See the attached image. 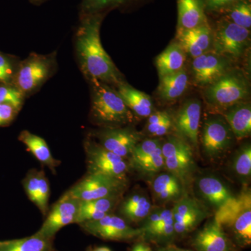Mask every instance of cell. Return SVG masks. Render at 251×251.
Listing matches in <instances>:
<instances>
[{"mask_svg": "<svg viewBox=\"0 0 251 251\" xmlns=\"http://www.w3.org/2000/svg\"><path fill=\"white\" fill-rule=\"evenodd\" d=\"M79 225L87 233L104 240L126 242L144 235L143 229L133 228L122 218L112 214Z\"/></svg>", "mask_w": 251, "mask_h": 251, "instance_id": "9", "label": "cell"}, {"mask_svg": "<svg viewBox=\"0 0 251 251\" xmlns=\"http://www.w3.org/2000/svg\"><path fill=\"white\" fill-rule=\"evenodd\" d=\"M133 0H83V15L102 14L108 10L125 6Z\"/></svg>", "mask_w": 251, "mask_h": 251, "instance_id": "31", "label": "cell"}, {"mask_svg": "<svg viewBox=\"0 0 251 251\" xmlns=\"http://www.w3.org/2000/svg\"><path fill=\"white\" fill-rule=\"evenodd\" d=\"M182 181L171 173L158 175L151 183V189L157 199L163 202L177 201L184 195Z\"/></svg>", "mask_w": 251, "mask_h": 251, "instance_id": "24", "label": "cell"}, {"mask_svg": "<svg viewBox=\"0 0 251 251\" xmlns=\"http://www.w3.org/2000/svg\"><path fill=\"white\" fill-rule=\"evenodd\" d=\"M228 64L224 56L215 52H204L193 58L192 72L198 85L207 86L215 82L227 73Z\"/></svg>", "mask_w": 251, "mask_h": 251, "instance_id": "15", "label": "cell"}, {"mask_svg": "<svg viewBox=\"0 0 251 251\" xmlns=\"http://www.w3.org/2000/svg\"><path fill=\"white\" fill-rule=\"evenodd\" d=\"M232 170L239 178L250 179L251 175V147L249 144L242 147L234 157Z\"/></svg>", "mask_w": 251, "mask_h": 251, "instance_id": "30", "label": "cell"}, {"mask_svg": "<svg viewBox=\"0 0 251 251\" xmlns=\"http://www.w3.org/2000/svg\"><path fill=\"white\" fill-rule=\"evenodd\" d=\"M192 246L196 251H234L228 236L214 220L208 222L196 234Z\"/></svg>", "mask_w": 251, "mask_h": 251, "instance_id": "17", "label": "cell"}, {"mask_svg": "<svg viewBox=\"0 0 251 251\" xmlns=\"http://www.w3.org/2000/svg\"><path fill=\"white\" fill-rule=\"evenodd\" d=\"M196 186L201 197L212 206L216 211L234 196L221 179L211 175L200 178Z\"/></svg>", "mask_w": 251, "mask_h": 251, "instance_id": "18", "label": "cell"}, {"mask_svg": "<svg viewBox=\"0 0 251 251\" xmlns=\"http://www.w3.org/2000/svg\"><path fill=\"white\" fill-rule=\"evenodd\" d=\"M130 251H153L151 250V247L148 245V244H145V243L140 242L137 243L132 248Z\"/></svg>", "mask_w": 251, "mask_h": 251, "instance_id": "42", "label": "cell"}, {"mask_svg": "<svg viewBox=\"0 0 251 251\" xmlns=\"http://www.w3.org/2000/svg\"><path fill=\"white\" fill-rule=\"evenodd\" d=\"M157 251H192L186 249H179V248L168 246V247L159 248Z\"/></svg>", "mask_w": 251, "mask_h": 251, "instance_id": "43", "label": "cell"}, {"mask_svg": "<svg viewBox=\"0 0 251 251\" xmlns=\"http://www.w3.org/2000/svg\"><path fill=\"white\" fill-rule=\"evenodd\" d=\"M103 14L83 15L77 32L76 50L82 70L90 80L105 84L122 82L120 74L100 38Z\"/></svg>", "mask_w": 251, "mask_h": 251, "instance_id": "1", "label": "cell"}, {"mask_svg": "<svg viewBox=\"0 0 251 251\" xmlns=\"http://www.w3.org/2000/svg\"><path fill=\"white\" fill-rule=\"evenodd\" d=\"M13 66L6 56L0 54V84H5L11 80L13 75Z\"/></svg>", "mask_w": 251, "mask_h": 251, "instance_id": "40", "label": "cell"}, {"mask_svg": "<svg viewBox=\"0 0 251 251\" xmlns=\"http://www.w3.org/2000/svg\"><path fill=\"white\" fill-rule=\"evenodd\" d=\"M201 118V102L191 99L178 110L173 120V126L176 128L178 135L196 148L198 146Z\"/></svg>", "mask_w": 251, "mask_h": 251, "instance_id": "14", "label": "cell"}, {"mask_svg": "<svg viewBox=\"0 0 251 251\" xmlns=\"http://www.w3.org/2000/svg\"><path fill=\"white\" fill-rule=\"evenodd\" d=\"M162 141L159 139L146 140L139 142L133 149L130 158L132 164L135 166L140 161L151 156L157 149L162 146Z\"/></svg>", "mask_w": 251, "mask_h": 251, "instance_id": "32", "label": "cell"}, {"mask_svg": "<svg viewBox=\"0 0 251 251\" xmlns=\"http://www.w3.org/2000/svg\"><path fill=\"white\" fill-rule=\"evenodd\" d=\"M186 52L179 43L168 46L156 59V66L159 77L179 72L184 68Z\"/></svg>", "mask_w": 251, "mask_h": 251, "instance_id": "23", "label": "cell"}, {"mask_svg": "<svg viewBox=\"0 0 251 251\" xmlns=\"http://www.w3.org/2000/svg\"><path fill=\"white\" fill-rule=\"evenodd\" d=\"M175 231L177 234H185L193 230L206 216V211L196 199L184 194L173 209Z\"/></svg>", "mask_w": 251, "mask_h": 251, "instance_id": "13", "label": "cell"}, {"mask_svg": "<svg viewBox=\"0 0 251 251\" xmlns=\"http://www.w3.org/2000/svg\"><path fill=\"white\" fill-rule=\"evenodd\" d=\"M100 145L125 159L130 157L133 149L140 142V135L129 128H109L99 135Z\"/></svg>", "mask_w": 251, "mask_h": 251, "instance_id": "16", "label": "cell"}, {"mask_svg": "<svg viewBox=\"0 0 251 251\" xmlns=\"http://www.w3.org/2000/svg\"><path fill=\"white\" fill-rule=\"evenodd\" d=\"M224 18L247 29L251 27V4L249 0H242L224 11Z\"/></svg>", "mask_w": 251, "mask_h": 251, "instance_id": "29", "label": "cell"}, {"mask_svg": "<svg viewBox=\"0 0 251 251\" xmlns=\"http://www.w3.org/2000/svg\"><path fill=\"white\" fill-rule=\"evenodd\" d=\"M126 179L101 173H89L68 193L80 201L120 196L126 186Z\"/></svg>", "mask_w": 251, "mask_h": 251, "instance_id": "5", "label": "cell"}, {"mask_svg": "<svg viewBox=\"0 0 251 251\" xmlns=\"http://www.w3.org/2000/svg\"><path fill=\"white\" fill-rule=\"evenodd\" d=\"M242 0H204L206 11L221 12Z\"/></svg>", "mask_w": 251, "mask_h": 251, "instance_id": "39", "label": "cell"}, {"mask_svg": "<svg viewBox=\"0 0 251 251\" xmlns=\"http://www.w3.org/2000/svg\"><path fill=\"white\" fill-rule=\"evenodd\" d=\"M92 84V112L94 120L109 128H117L131 123L134 115L126 105L117 90L100 81Z\"/></svg>", "mask_w": 251, "mask_h": 251, "instance_id": "2", "label": "cell"}, {"mask_svg": "<svg viewBox=\"0 0 251 251\" xmlns=\"http://www.w3.org/2000/svg\"><path fill=\"white\" fill-rule=\"evenodd\" d=\"M164 168L182 182L195 169L192 147L179 135H171L162 144Z\"/></svg>", "mask_w": 251, "mask_h": 251, "instance_id": "6", "label": "cell"}, {"mask_svg": "<svg viewBox=\"0 0 251 251\" xmlns=\"http://www.w3.org/2000/svg\"><path fill=\"white\" fill-rule=\"evenodd\" d=\"M189 30L198 46L201 48L203 52H208L213 44V39H214L213 32L209 23L208 22L204 23L202 25L198 26Z\"/></svg>", "mask_w": 251, "mask_h": 251, "instance_id": "36", "label": "cell"}, {"mask_svg": "<svg viewBox=\"0 0 251 251\" xmlns=\"http://www.w3.org/2000/svg\"><path fill=\"white\" fill-rule=\"evenodd\" d=\"M175 234L174 219L171 209V212L168 214L166 219L160 226L149 231L144 234V236L159 239H171Z\"/></svg>", "mask_w": 251, "mask_h": 251, "instance_id": "37", "label": "cell"}, {"mask_svg": "<svg viewBox=\"0 0 251 251\" xmlns=\"http://www.w3.org/2000/svg\"><path fill=\"white\" fill-rule=\"evenodd\" d=\"M234 135L225 119L213 117L206 120L201 134V148L204 156L217 159L232 146Z\"/></svg>", "mask_w": 251, "mask_h": 251, "instance_id": "8", "label": "cell"}, {"mask_svg": "<svg viewBox=\"0 0 251 251\" xmlns=\"http://www.w3.org/2000/svg\"><path fill=\"white\" fill-rule=\"evenodd\" d=\"M152 211V205L149 198L143 194L130 196L122 203L120 213L130 222H139L148 217Z\"/></svg>", "mask_w": 251, "mask_h": 251, "instance_id": "28", "label": "cell"}, {"mask_svg": "<svg viewBox=\"0 0 251 251\" xmlns=\"http://www.w3.org/2000/svg\"><path fill=\"white\" fill-rule=\"evenodd\" d=\"M214 221L223 228L230 229L242 247L251 242V193L244 188L216 211Z\"/></svg>", "mask_w": 251, "mask_h": 251, "instance_id": "3", "label": "cell"}, {"mask_svg": "<svg viewBox=\"0 0 251 251\" xmlns=\"http://www.w3.org/2000/svg\"><path fill=\"white\" fill-rule=\"evenodd\" d=\"M50 186L49 181L44 172L38 173L37 193H36V206L44 215H46L49 210Z\"/></svg>", "mask_w": 251, "mask_h": 251, "instance_id": "35", "label": "cell"}, {"mask_svg": "<svg viewBox=\"0 0 251 251\" xmlns=\"http://www.w3.org/2000/svg\"><path fill=\"white\" fill-rule=\"evenodd\" d=\"M117 91L133 113L140 117H148L153 113L152 100L148 94L122 82L117 85Z\"/></svg>", "mask_w": 251, "mask_h": 251, "instance_id": "21", "label": "cell"}, {"mask_svg": "<svg viewBox=\"0 0 251 251\" xmlns=\"http://www.w3.org/2000/svg\"></svg>", "mask_w": 251, "mask_h": 251, "instance_id": "46", "label": "cell"}, {"mask_svg": "<svg viewBox=\"0 0 251 251\" xmlns=\"http://www.w3.org/2000/svg\"><path fill=\"white\" fill-rule=\"evenodd\" d=\"M52 60L43 55H31L21 64L16 74V87L23 93L37 89L49 77Z\"/></svg>", "mask_w": 251, "mask_h": 251, "instance_id": "12", "label": "cell"}, {"mask_svg": "<svg viewBox=\"0 0 251 251\" xmlns=\"http://www.w3.org/2000/svg\"><path fill=\"white\" fill-rule=\"evenodd\" d=\"M249 95L248 82L237 73H226L221 78L207 86L204 96L213 108L226 110L243 102Z\"/></svg>", "mask_w": 251, "mask_h": 251, "instance_id": "4", "label": "cell"}, {"mask_svg": "<svg viewBox=\"0 0 251 251\" xmlns=\"http://www.w3.org/2000/svg\"><path fill=\"white\" fill-rule=\"evenodd\" d=\"M224 119L238 140L247 138L251 133V107L249 103L241 102L227 109Z\"/></svg>", "mask_w": 251, "mask_h": 251, "instance_id": "20", "label": "cell"}, {"mask_svg": "<svg viewBox=\"0 0 251 251\" xmlns=\"http://www.w3.org/2000/svg\"><path fill=\"white\" fill-rule=\"evenodd\" d=\"M169 117H171V115L167 112H153L148 117V124L146 125V130L149 134L153 137L157 130L159 129L160 127Z\"/></svg>", "mask_w": 251, "mask_h": 251, "instance_id": "38", "label": "cell"}, {"mask_svg": "<svg viewBox=\"0 0 251 251\" xmlns=\"http://www.w3.org/2000/svg\"><path fill=\"white\" fill-rule=\"evenodd\" d=\"M250 35V29L240 27L224 18L218 22L213 34L216 52L232 58H239L249 46Z\"/></svg>", "mask_w": 251, "mask_h": 251, "instance_id": "7", "label": "cell"}, {"mask_svg": "<svg viewBox=\"0 0 251 251\" xmlns=\"http://www.w3.org/2000/svg\"><path fill=\"white\" fill-rule=\"evenodd\" d=\"M85 150L89 173H101L126 179L128 165L124 158L93 141L86 143Z\"/></svg>", "mask_w": 251, "mask_h": 251, "instance_id": "10", "label": "cell"}, {"mask_svg": "<svg viewBox=\"0 0 251 251\" xmlns=\"http://www.w3.org/2000/svg\"><path fill=\"white\" fill-rule=\"evenodd\" d=\"M24 93L18 87L10 85H0V104L11 105L19 111L24 100Z\"/></svg>", "mask_w": 251, "mask_h": 251, "instance_id": "34", "label": "cell"}, {"mask_svg": "<svg viewBox=\"0 0 251 251\" xmlns=\"http://www.w3.org/2000/svg\"><path fill=\"white\" fill-rule=\"evenodd\" d=\"M189 77L184 69L179 72L160 77L158 96L166 101L176 100L186 92Z\"/></svg>", "mask_w": 251, "mask_h": 251, "instance_id": "25", "label": "cell"}, {"mask_svg": "<svg viewBox=\"0 0 251 251\" xmlns=\"http://www.w3.org/2000/svg\"><path fill=\"white\" fill-rule=\"evenodd\" d=\"M18 139L26 145L29 151L41 163L49 167L52 171H54L56 167L58 166L59 161L52 156L49 145L42 138L33 134L28 130H23L18 137Z\"/></svg>", "mask_w": 251, "mask_h": 251, "instance_id": "26", "label": "cell"}, {"mask_svg": "<svg viewBox=\"0 0 251 251\" xmlns=\"http://www.w3.org/2000/svg\"><path fill=\"white\" fill-rule=\"evenodd\" d=\"M92 251H111V250L108 248L102 247L96 248Z\"/></svg>", "mask_w": 251, "mask_h": 251, "instance_id": "44", "label": "cell"}, {"mask_svg": "<svg viewBox=\"0 0 251 251\" xmlns=\"http://www.w3.org/2000/svg\"><path fill=\"white\" fill-rule=\"evenodd\" d=\"M0 251H57L52 239L34 234L31 237L14 240L0 241Z\"/></svg>", "mask_w": 251, "mask_h": 251, "instance_id": "27", "label": "cell"}, {"mask_svg": "<svg viewBox=\"0 0 251 251\" xmlns=\"http://www.w3.org/2000/svg\"><path fill=\"white\" fill-rule=\"evenodd\" d=\"M161 147L157 149L151 156L135 164V168L141 173L148 175L155 174L164 169V161L162 154Z\"/></svg>", "mask_w": 251, "mask_h": 251, "instance_id": "33", "label": "cell"}, {"mask_svg": "<svg viewBox=\"0 0 251 251\" xmlns=\"http://www.w3.org/2000/svg\"><path fill=\"white\" fill-rule=\"evenodd\" d=\"M79 204L80 201L73 197L67 191L52 206L41 228L36 234L52 239L63 227L75 224Z\"/></svg>", "mask_w": 251, "mask_h": 251, "instance_id": "11", "label": "cell"}, {"mask_svg": "<svg viewBox=\"0 0 251 251\" xmlns=\"http://www.w3.org/2000/svg\"><path fill=\"white\" fill-rule=\"evenodd\" d=\"M17 110L6 104H0V126H7L14 120Z\"/></svg>", "mask_w": 251, "mask_h": 251, "instance_id": "41", "label": "cell"}, {"mask_svg": "<svg viewBox=\"0 0 251 251\" xmlns=\"http://www.w3.org/2000/svg\"><path fill=\"white\" fill-rule=\"evenodd\" d=\"M120 196L100 198L92 201H80L75 224L95 221L110 214L119 201Z\"/></svg>", "mask_w": 251, "mask_h": 251, "instance_id": "22", "label": "cell"}, {"mask_svg": "<svg viewBox=\"0 0 251 251\" xmlns=\"http://www.w3.org/2000/svg\"><path fill=\"white\" fill-rule=\"evenodd\" d=\"M31 2L34 3V4H41V3L44 2L46 0H30Z\"/></svg>", "mask_w": 251, "mask_h": 251, "instance_id": "45", "label": "cell"}, {"mask_svg": "<svg viewBox=\"0 0 251 251\" xmlns=\"http://www.w3.org/2000/svg\"><path fill=\"white\" fill-rule=\"evenodd\" d=\"M177 29H191L207 23L204 0H176Z\"/></svg>", "mask_w": 251, "mask_h": 251, "instance_id": "19", "label": "cell"}]
</instances>
